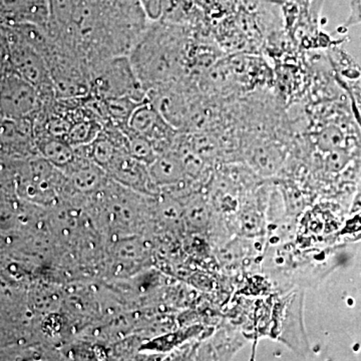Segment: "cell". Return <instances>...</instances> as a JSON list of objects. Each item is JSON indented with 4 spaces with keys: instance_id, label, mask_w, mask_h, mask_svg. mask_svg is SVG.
Instances as JSON below:
<instances>
[{
    "instance_id": "obj_4",
    "label": "cell",
    "mask_w": 361,
    "mask_h": 361,
    "mask_svg": "<svg viewBox=\"0 0 361 361\" xmlns=\"http://www.w3.org/2000/svg\"><path fill=\"white\" fill-rule=\"evenodd\" d=\"M9 58L13 70L39 92L44 106L56 99V89L47 61L16 35L9 23Z\"/></svg>"
},
{
    "instance_id": "obj_15",
    "label": "cell",
    "mask_w": 361,
    "mask_h": 361,
    "mask_svg": "<svg viewBox=\"0 0 361 361\" xmlns=\"http://www.w3.org/2000/svg\"><path fill=\"white\" fill-rule=\"evenodd\" d=\"M140 2L149 20H160L163 14V0H140Z\"/></svg>"
},
{
    "instance_id": "obj_14",
    "label": "cell",
    "mask_w": 361,
    "mask_h": 361,
    "mask_svg": "<svg viewBox=\"0 0 361 361\" xmlns=\"http://www.w3.org/2000/svg\"><path fill=\"white\" fill-rule=\"evenodd\" d=\"M187 216L192 224L197 227H202L206 224L207 220H208V211L203 203L197 202L188 209Z\"/></svg>"
},
{
    "instance_id": "obj_5",
    "label": "cell",
    "mask_w": 361,
    "mask_h": 361,
    "mask_svg": "<svg viewBox=\"0 0 361 361\" xmlns=\"http://www.w3.org/2000/svg\"><path fill=\"white\" fill-rule=\"evenodd\" d=\"M128 128L153 144L158 155L165 153V146L172 140L175 128L161 116L149 101L140 104L130 116Z\"/></svg>"
},
{
    "instance_id": "obj_13",
    "label": "cell",
    "mask_w": 361,
    "mask_h": 361,
    "mask_svg": "<svg viewBox=\"0 0 361 361\" xmlns=\"http://www.w3.org/2000/svg\"><path fill=\"white\" fill-rule=\"evenodd\" d=\"M142 252V246L139 242L135 240H128V241L121 242L116 247V254L118 258L125 259V260H137L140 257Z\"/></svg>"
},
{
    "instance_id": "obj_7",
    "label": "cell",
    "mask_w": 361,
    "mask_h": 361,
    "mask_svg": "<svg viewBox=\"0 0 361 361\" xmlns=\"http://www.w3.org/2000/svg\"><path fill=\"white\" fill-rule=\"evenodd\" d=\"M0 18L8 23H32L47 28L49 0H0Z\"/></svg>"
},
{
    "instance_id": "obj_2",
    "label": "cell",
    "mask_w": 361,
    "mask_h": 361,
    "mask_svg": "<svg viewBox=\"0 0 361 361\" xmlns=\"http://www.w3.org/2000/svg\"><path fill=\"white\" fill-rule=\"evenodd\" d=\"M90 96L99 99L132 97L142 103L148 94L135 75L129 56H114L90 68Z\"/></svg>"
},
{
    "instance_id": "obj_12",
    "label": "cell",
    "mask_w": 361,
    "mask_h": 361,
    "mask_svg": "<svg viewBox=\"0 0 361 361\" xmlns=\"http://www.w3.org/2000/svg\"><path fill=\"white\" fill-rule=\"evenodd\" d=\"M9 58V23L0 18V73L11 68Z\"/></svg>"
},
{
    "instance_id": "obj_8",
    "label": "cell",
    "mask_w": 361,
    "mask_h": 361,
    "mask_svg": "<svg viewBox=\"0 0 361 361\" xmlns=\"http://www.w3.org/2000/svg\"><path fill=\"white\" fill-rule=\"evenodd\" d=\"M148 168L153 182L161 186L177 184L186 174L182 160L174 154H160Z\"/></svg>"
},
{
    "instance_id": "obj_6",
    "label": "cell",
    "mask_w": 361,
    "mask_h": 361,
    "mask_svg": "<svg viewBox=\"0 0 361 361\" xmlns=\"http://www.w3.org/2000/svg\"><path fill=\"white\" fill-rule=\"evenodd\" d=\"M104 171L118 184L142 193H153L151 189L157 186L149 176L148 166L130 156L127 149H121Z\"/></svg>"
},
{
    "instance_id": "obj_11",
    "label": "cell",
    "mask_w": 361,
    "mask_h": 361,
    "mask_svg": "<svg viewBox=\"0 0 361 361\" xmlns=\"http://www.w3.org/2000/svg\"><path fill=\"white\" fill-rule=\"evenodd\" d=\"M123 132L127 137V149L130 155L149 167L158 157L153 144L142 135L130 130L129 128L123 129Z\"/></svg>"
},
{
    "instance_id": "obj_3",
    "label": "cell",
    "mask_w": 361,
    "mask_h": 361,
    "mask_svg": "<svg viewBox=\"0 0 361 361\" xmlns=\"http://www.w3.org/2000/svg\"><path fill=\"white\" fill-rule=\"evenodd\" d=\"M39 92L13 66L0 73V115L11 120H33L44 109Z\"/></svg>"
},
{
    "instance_id": "obj_1",
    "label": "cell",
    "mask_w": 361,
    "mask_h": 361,
    "mask_svg": "<svg viewBox=\"0 0 361 361\" xmlns=\"http://www.w3.org/2000/svg\"><path fill=\"white\" fill-rule=\"evenodd\" d=\"M164 25H149L129 54L142 87L149 90L173 84L180 68L179 35Z\"/></svg>"
},
{
    "instance_id": "obj_9",
    "label": "cell",
    "mask_w": 361,
    "mask_h": 361,
    "mask_svg": "<svg viewBox=\"0 0 361 361\" xmlns=\"http://www.w3.org/2000/svg\"><path fill=\"white\" fill-rule=\"evenodd\" d=\"M40 156L61 171L65 170L75 161V151L65 139L40 137L35 140Z\"/></svg>"
},
{
    "instance_id": "obj_10",
    "label": "cell",
    "mask_w": 361,
    "mask_h": 361,
    "mask_svg": "<svg viewBox=\"0 0 361 361\" xmlns=\"http://www.w3.org/2000/svg\"><path fill=\"white\" fill-rule=\"evenodd\" d=\"M103 130V125L90 116H82L73 121L70 130L66 137V141L73 148L87 146L97 139Z\"/></svg>"
}]
</instances>
